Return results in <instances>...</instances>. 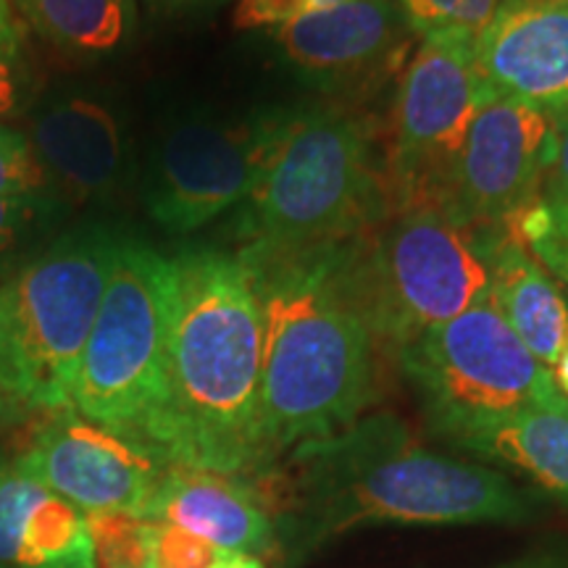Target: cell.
<instances>
[{"label":"cell","instance_id":"obj_1","mask_svg":"<svg viewBox=\"0 0 568 568\" xmlns=\"http://www.w3.org/2000/svg\"><path fill=\"white\" fill-rule=\"evenodd\" d=\"M361 237L237 251L264 322L261 429L268 466L347 429L374 400L379 337L361 276Z\"/></svg>","mask_w":568,"mask_h":568},{"label":"cell","instance_id":"obj_2","mask_svg":"<svg viewBox=\"0 0 568 568\" xmlns=\"http://www.w3.org/2000/svg\"><path fill=\"white\" fill-rule=\"evenodd\" d=\"M527 514V497L500 471L435 453L400 418L374 414L290 453L274 535L293 560L364 527H471Z\"/></svg>","mask_w":568,"mask_h":568},{"label":"cell","instance_id":"obj_3","mask_svg":"<svg viewBox=\"0 0 568 568\" xmlns=\"http://www.w3.org/2000/svg\"><path fill=\"white\" fill-rule=\"evenodd\" d=\"M166 403L155 453L174 466L230 477L272 471L261 429L264 322L240 253L190 247L174 255Z\"/></svg>","mask_w":568,"mask_h":568},{"label":"cell","instance_id":"obj_4","mask_svg":"<svg viewBox=\"0 0 568 568\" xmlns=\"http://www.w3.org/2000/svg\"><path fill=\"white\" fill-rule=\"evenodd\" d=\"M387 209V163L374 124L345 105H297L282 111L237 232L243 247L332 245L374 230Z\"/></svg>","mask_w":568,"mask_h":568},{"label":"cell","instance_id":"obj_5","mask_svg":"<svg viewBox=\"0 0 568 568\" xmlns=\"http://www.w3.org/2000/svg\"><path fill=\"white\" fill-rule=\"evenodd\" d=\"M119 234L92 224L0 274V387L27 410L71 408Z\"/></svg>","mask_w":568,"mask_h":568},{"label":"cell","instance_id":"obj_6","mask_svg":"<svg viewBox=\"0 0 568 568\" xmlns=\"http://www.w3.org/2000/svg\"><path fill=\"white\" fill-rule=\"evenodd\" d=\"M172 314L174 261L140 240L119 237L71 408L153 447L166 403Z\"/></svg>","mask_w":568,"mask_h":568},{"label":"cell","instance_id":"obj_7","mask_svg":"<svg viewBox=\"0 0 568 568\" xmlns=\"http://www.w3.org/2000/svg\"><path fill=\"white\" fill-rule=\"evenodd\" d=\"M445 201L389 203L361 237L376 337L403 347L489 297V237Z\"/></svg>","mask_w":568,"mask_h":568},{"label":"cell","instance_id":"obj_8","mask_svg":"<svg viewBox=\"0 0 568 568\" xmlns=\"http://www.w3.org/2000/svg\"><path fill=\"white\" fill-rule=\"evenodd\" d=\"M397 355L429 422L453 443L516 410L568 400L489 297L397 347Z\"/></svg>","mask_w":568,"mask_h":568},{"label":"cell","instance_id":"obj_9","mask_svg":"<svg viewBox=\"0 0 568 568\" xmlns=\"http://www.w3.org/2000/svg\"><path fill=\"white\" fill-rule=\"evenodd\" d=\"M477 42L424 38L400 71L387 138L389 203L445 201L487 84Z\"/></svg>","mask_w":568,"mask_h":568},{"label":"cell","instance_id":"obj_10","mask_svg":"<svg viewBox=\"0 0 568 568\" xmlns=\"http://www.w3.org/2000/svg\"><path fill=\"white\" fill-rule=\"evenodd\" d=\"M284 109L243 122L184 119L155 145L145 174V209L172 234L203 230L243 205L264 172Z\"/></svg>","mask_w":568,"mask_h":568},{"label":"cell","instance_id":"obj_11","mask_svg":"<svg viewBox=\"0 0 568 568\" xmlns=\"http://www.w3.org/2000/svg\"><path fill=\"white\" fill-rule=\"evenodd\" d=\"M552 155L550 113L487 90L453 169L447 203L481 230H506L542 193Z\"/></svg>","mask_w":568,"mask_h":568},{"label":"cell","instance_id":"obj_12","mask_svg":"<svg viewBox=\"0 0 568 568\" xmlns=\"http://www.w3.org/2000/svg\"><path fill=\"white\" fill-rule=\"evenodd\" d=\"M17 460L27 474L84 514H140L163 471L172 466L153 447L90 422L74 408L48 414Z\"/></svg>","mask_w":568,"mask_h":568},{"label":"cell","instance_id":"obj_13","mask_svg":"<svg viewBox=\"0 0 568 568\" xmlns=\"http://www.w3.org/2000/svg\"><path fill=\"white\" fill-rule=\"evenodd\" d=\"M290 67L329 88L374 82L403 67L410 42L395 0H339L274 30Z\"/></svg>","mask_w":568,"mask_h":568},{"label":"cell","instance_id":"obj_14","mask_svg":"<svg viewBox=\"0 0 568 568\" xmlns=\"http://www.w3.org/2000/svg\"><path fill=\"white\" fill-rule=\"evenodd\" d=\"M24 134L59 197L103 203L126 184L132 161L124 119L103 98L59 90L34 105Z\"/></svg>","mask_w":568,"mask_h":568},{"label":"cell","instance_id":"obj_15","mask_svg":"<svg viewBox=\"0 0 568 568\" xmlns=\"http://www.w3.org/2000/svg\"><path fill=\"white\" fill-rule=\"evenodd\" d=\"M474 51L487 90L545 113L568 109V0H508Z\"/></svg>","mask_w":568,"mask_h":568},{"label":"cell","instance_id":"obj_16","mask_svg":"<svg viewBox=\"0 0 568 568\" xmlns=\"http://www.w3.org/2000/svg\"><path fill=\"white\" fill-rule=\"evenodd\" d=\"M138 516L174 524L219 548L251 558L276 542L274 518L247 479L203 468L169 466Z\"/></svg>","mask_w":568,"mask_h":568},{"label":"cell","instance_id":"obj_17","mask_svg":"<svg viewBox=\"0 0 568 568\" xmlns=\"http://www.w3.org/2000/svg\"><path fill=\"white\" fill-rule=\"evenodd\" d=\"M88 514L0 458V568H95Z\"/></svg>","mask_w":568,"mask_h":568},{"label":"cell","instance_id":"obj_18","mask_svg":"<svg viewBox=\"0 0 568 568\" xmlns=\"http://www.w3.org/2000/svg\"><path fill=\"white\" fill-rule=\"evenodd\" d=\"M489 301L548 368L568 339V303L558 282L508 230L489 237Z\"/></svg>","mask_w":568,"mask_h":568},{"label":"cell","instance_id":"obj_19","mask_svg":"<svg viewBox=\"0 0 568 568\" xmlns=\"http://www.w3.org/2000/svg\"><path fill=\"white\" fill-rule=\"evenodd\" d=\"M456 445L529 474L568 503V400L516 410L458 437Z\"/></svg>","mask_w":568,"mask_h":568},{"label":"cell","instance_id":"obj_20","mask_svg":"<svg viewBox=\"0 0 568 568\" xmlns=\"http://www.w3.org/2000/svg\"><path fill=\"white\" fill-rule=\"evenodd\" d=\"M27 32L82 61L122 53L138 34V0H11Z\"/></svg>","mask_w":568,"mask_h":568},{"label":"cell","instance_id":"obj_21","mask_svg":"<svg viewBox=\"0 0 568 568\" xmlns=\"http://www.w3.org/2000/svg\"><path fill=\"white\" fill-rule=\"evenodd\" d=\"M506 230L535 255L552 280L568 290V197L542 187L535 201L510 219Z\"/></svg>","mask_w":568,"mask_h":568},{"label":"cell","instance_id":"obj_22","mask_svg":"<svg viewBox=\"0 0 568 568\" xmlns=\"http://www.w3.org/2000/svg\"><path fill=\"white\" fill-rule=\"evenodd\" d=\"M408 30L418 38H466L477 42L508 0H395Z\"/></svg>","mask_w":568,"mask_h":568},{"label":"cell","instance_id":"obj_23","mask_svg":"<svg viewBox=\"0 0 568 568\" xmlns=\"http://www.w3.org/2000/svg\"><path fill=\"white\" fill-rule=\"evenodd\" d=\"M32 59L27 27L11 0H0V122L19 116L32 101Z\"/></svg>","mask_w":568,"mask_h":568},{"label":"cell","instance_id":"obj_24","mask_svg":"<svg viewBox=\"0 0 568 568\" xmlns=\"http://www.w3.org/2000/svg\"><path fill=\"white\" fill-rule=\"evenodd\" d=\"M243 558L174 524L148 521V568H230Z\"/></svg>","mask_w":568,"mask_h":568},{"label":"cell","instance_id":"obj_25","mask_svg":"<svg viewBox=\"0 0 568 568\" xmlns=\"http://www.w3.org/2000/svg\"><path fill=\"white\" fill-rule=\"evenodd\" d=\"M98 566L148 568V518L130 510L88 514Z\"/></svg>","mask_w":568,"mask_h":568},{"label":"cell","instance_id":"obj_26","mask_svg":"<svg viewBox=\"0 0 568 568\" xmlns=\"http://www.w3.org/2000/svg\"><path fill=\"white\" fill-rule=\"evenodd\" d=\"M0 197L53 201V184L24 132L0 122Z\"/></svg>","mask_w":568,"mask_h":568},{"label":"cell","instance_id":"obj_27","mask_svg":"<svg viewBox=\"0 0 568 568\" xmlns=\"http://www.w3.org/2000/svg\"><path fill=\"white\" fill-rule=\"evenodd\" d=\"M337 0H237L234 6V27L237 30H280L305 13L324 9Z\"/></svg>","mask_w":568,"mask_h":568},{"label":"cell","instance_id":"obj_28","mask_svg":"<svg viewBox=\"0 0 568 568\" xmlns=\"http://www.w3.org/2000/svg\"><path fill=\"white\" fill-rule=\"evenodd\" d=\"M53 203L55 201H11V197H0V255L13 251L51 213Z\"/></svg>","mask_w":568,"mask_h":568},{"label":"cell","instance_id":"obj_29","mask_svg":"<svg viewBox=\"0 0 568 568\" xmlns=\"http://www.w3.org/2000/svg\"><path fill=\"white\" fill-rule=\"evenodd\" d=\"M550 116L552 124H556V155H552V166L545 187L568 197V109L550 113Z\"/></svg>","mask_w":568,"mask_h":568},{"label":"cell","instance_id":"obj_30","mask_svg":"<svg viewBox=\"0 0 568 568\" xmlns=\"http://www.w3.org/2000/svg\"><path fill=\"white\" fill-rule=\"evenodd\" d=\"M153 13L161 17H182V13L205 9V6L219 3V0H142Z\"/></svg>","mask_w":568,"mask_h":568},{"label":"cell","instance_id":"obj_31","mask_svg":"<svg viewBox=\"0 0 568 568\" xmlns=\"http://www.w3.org/2000/svg\"><path fill=\"white\" fill-rule=\"evenodd\" d=\"M27 414H30V410L21 406V403L13 400V397L0 387V432L21 424L27 418Z\"/></svg>","mask_w":568,"mask_h":568},{"label":"cell","instance_id":"obj_32","mask_svg":"<svg viewBox=\"0 0 568 568\" xmlns=\"http://www.w3.org/2000/svg\"><path fill=\"white\" fill-rule=\"evenodd\" d=\"M550 372H552V379H556L560 393L568 397V339H566L564 351H560V355H558L556 366H552Z\"/></svg>","mask_w":568,"mask_h":568},{"label":"cell","instance_id":"obj_33","mask_svg":"<svg viewBox=\"0 0 568 568\" xmlns=\"http://www.w3.org/2000/svg\"><path fill=\"white\" fill-rule=\"evenodd\" d=\"M230 568H264L258 564V560L255 558H251V556H245L243 560H240V564H234V566H230Z\"/></svg>","mask_w":568,"mask_h":568}]
</instances>
